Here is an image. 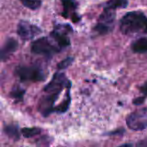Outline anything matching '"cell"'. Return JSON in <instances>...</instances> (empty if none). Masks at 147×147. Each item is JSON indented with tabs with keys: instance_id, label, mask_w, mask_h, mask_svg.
<instances>
[{
	"instance_id": "obj_1",
	"label": "cell",
	"mask_w": 147,
	"mask_h": 147,
	"mask_svg": "<svg viewBox=\"0 0 147 147\" xmlns=\"http://www.w3.org/2000/svg\"><path fill=\"white\" fill-rule=\"evenodd\" d=\"M120 30L123 34H147V16L140 11H130L121 20Z\"/></svg>"
},
{
	"instance_id": "obj_2",
	"label": "cell",
	"mask_w": 147,
	"mask_h": 147,
	"mask_svg": "<svg viewBox=\"0 0 147 147\" xmlns=\"http://www.w3.org/2000/svg\"><path fill=\"white\" fill-rule=\"evenodd\" d=\"M61 49L57 46V44L50 36L38 38L31 44V52L34 54L51 57L55 53H59Z\"/></svg>"
},
{
	"instance_id": "obj_3",
	"label": "cell",
	"mask_w": 147,
	"mask_h": 147,
	"mask_svg": "<svg viewBox=\"0 0 147 147\" xmlns=\"http://www.w3.org/2000/svg\"><path fill=\"white\" fill-rule=\"evenodd\" d=\"M72 29L69 24H56L53 30L50 34V37L61 49H65L71 45L69 34Z\"/></svg>"
},
{
	"instance_id": "obj_4",
	"label": "cell",
	"mask_w": 147,
	"mask_h": 147,
	"mask_svg": "<svg viewBox=\"0 0 147 147\" xmlns=\"http://www.w3.org/2000/svg\"><path fill=\"white\" fill-rule=\"evenodd\" d=\"M115 20V12L113 9L104 8L94 30L99 34H106L112 31Z\"/></svg>"
},
{
	"instance_id": "obj_5",
	"label": "cell",
	"mask_w": 147,
	"mask_h": 147,
	"mask_svg": "<svg viewBox=\"0 0 147 147\" xmlns=\"http://www.w3.org/2000/svg\"><path fill=\"white\" fill-rule=\"evenodd\" d=\"M127 127L134 131H142L147 128V107L137 109L127 117Z\"/></svg>"
},
{
	"instance_id": "obj_6",
	"label": "cell",
	"mask_w": 147,
	"mask_h": 147,
	"mask_svg": "<svg viewBox=\"0 0 147 147\" xmlns=\"http://www.w3.org/2000/svg\"><path fill=\"white\" fill-rule=\"evenodd\" d=\"M16 75L22 81L39 82L45 79L44 71L38 66H18L16 70Z\"/></svg>"
},
{
	"instance_id": "obj_7",
	"label": "cell",
	"mask_w": 147,
	"mask_h": 147,
	"mask_svg": "<svg viewBox=\"0 0 147 147\" xmlns=\"http://www.w3.org/2000/svg\"><path fill=\"white\" fill-rule=\"evenodd\" d=\"M17 35L23 40H30L37 37L42 33V30L38 26L30 23L29 22L21 20L17 25Z\"/></svg>"
},
{
	"instance_id": "obj_8",
	"label": "cell",
	"mask_w": 147,
	"mask_h": 147,
	"mask_svg": "<svg viewBox=\"0 0 147 147\" xmlns=\"http://www.w3.org/2000/svg\"><path fill=\"white\" fill-rule=\"evenodd\" d=\"M63 5L62 16L66 19H71L73 22L80 21L81 16L78 14V2L76 0H61Z\"/></svg>"
},
{
	"instance_id": "obj_9",
	"label": "cell",
	"mask_w": 147,
	"mask_h": 147,
	"mask_svg": "<svg viewBox=\"0 0 147 147\" xmlns=\"http://www.w3.org/2000/svg\"><path fill=\"white\" fill-rule=\"evenodd\" d=\"M18 41L14 38H8L0 48V61H6L18 49Z\"/></svg>"
},
{
	"instance_id": "obj_10",
	"label": "cell",
	"mask_w": 147,
	"mask_h": 147,
	"mask_svg": "<svg viewBox=\"0 0 147 147\" xmlns=\"http://www.w3.org/2000/svg\"><path fill=\"white\" fill-rule=\"evenodd\" d=\"M131 47L136 53H147V36L140 38L134 41Z\"/></svg>"
},
{
	"instance_id": "obj_11",
	"label": "cell",
	"mask_w": 147,
	"mask_h": 147,
	"mask_svg": "<svg viewBox=\"0 0 147 147\" xmlns=\"http://www.w3.org/2000/svg\"><path fill=\"white\" fill-rule=\"evenodd\" d=\"M127 4H128V0H109L105 8L115 10L117 9L126 8Z\"/></svg>"
},
{
	"instance_id": "obj_12",
	"label": "cell",
	"mask_w": 147,
	"mask_h": 147,
	"mask_svg": "<svg viewBox=\"0 0 147 147\" xmlns=\"http://www.w3.org/2000/svg\"><path fill=\"white\" fill-rule=\"evenodd\" d=\"M20 1L23 4V6L32 10L38 9L41 5V0H20Z\"/></svg>"
},
{
	"instance_id": "obj_13",
	"label": "cell",
	"mask_w": 147,
	"mask_h": 147,
	"mask_svg": "<svg viewBox=\"0 0 147 147\" xmlns=\"http://www.w3.org/2000/svg\"><path fill=\"white\" fill-rule=\"evenodd\" d=\"M40 129L36 128V127H24V128H22V130H21L22 134L25 138H31V137L40 134Z\"/></svg>"
},
{
	"instance_id": "obj_14",
	"label": "cell",
	"mask_w": 147,
	"mask_h": 147,
	"mask_svg": "<svg viewBox=\"0 0 147 147\" xmlns=\"http://www.w3.org/2000/svg\"><path fill=\"white\" fill-rule=\"evenodd\" d=\"M4 131L5 133L12 139L14 140H18L19 137H20V134H19V132L17 130V128L16 127H13V126H7L5 127L4 128Z\"/></svg>"
},
{
	"instance_id": "obj_15",
	"label": "cell",
	"mask_w": 147,
	"mask_h": 147,
	"mask_svg": "<svg viewBox=\"0 0 147 147\" xmlns=\"http://www.w3.org/2000/svg\"><path fill=\"white\" fill-rule=\"evenodd\" d=\"M74 61V59L72 57H67L66 59H63L61 62H59L58 64V69L59 70H64L66 69L67 67H69Z\"/></svg>"
},
{
	"instance_id": "obj_16",
	"label": "cell",
	"mask_w": 147,
	"mask_h": 147,
	"mask_svg": "<svg viewBox=\"0 0 147 147\" xmlns=\"http://www.w3.org/2000/svg\"><path fill=\"white\" fill-rule=\"evenodd\" d=\"M23 94H24V90L19 89V90H14V91L12 92L11 96H12V97H14V98H22V96H23Z\"/></svg>"
},
{
	"instance_id": "obj_17",
	"label": "cell",
	"mask_w": 147,
	"mask_h": 147,
	"mask_svg": "<svg viewBox=\"0 0 147 147\" xmlns=\"http://www.w3.org/2000/svg\"><path fill=\"white\" fill-rule=\"evenodd\" d=\"M145 100H146V96H140V97L135 98L133 102H134V104H135L137 106H140L145 102Z\"/></svg>"
},
{
	"instance_id": "obj_18",
	"label": "cell",
	"mask_w": 147,
	"mask_h": 147,
	"mask_svg": "<svg viewBox=\"0 0 147 147\" xmlns=\"http://www.w3.org/2000/svg\"><path fill=\"white\" fill-rule=\"evenodd\" d=\"M136 146L137 147H147V137L146 138H145V139H143V140H140V141L137 143Z\"/></svg>"
},
{
	"instance_id": "obj_19",
	"label": "cell",
	"mask_w": 147,
	"mask_h": 147,
	"mask_svg": "<svg viewBox=\"0 0 147 147\" xmlns=\"http://www.w3.org/2000/svg\"><path fill=\"white\" fill-rule=\"evenodd\" d=\"M140 91H141V93H142L145 96H147V81L146 82H145V83L141 85V87H140Z\"/></svg>"
},
{
	"instance_id": "obj_20",
	"label": "cell",
	"mask_w": 147,
	"mask_h": 147,
	"mask_svg": "<svg viewBox=\"0 0 147 147\" xmlns=\"http://www.w3.org/2000/svg\"><path fill=\"white\" fill-rule=\"evenodd\" d=\"M118 147H133V145L132 144H124V145Z\"/></svg>"
}]
</instances>
